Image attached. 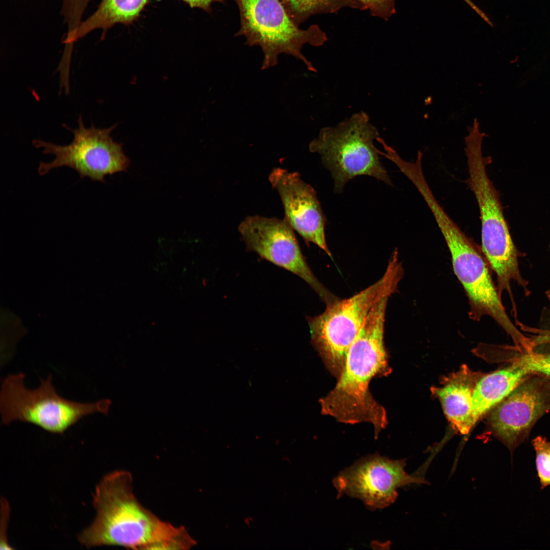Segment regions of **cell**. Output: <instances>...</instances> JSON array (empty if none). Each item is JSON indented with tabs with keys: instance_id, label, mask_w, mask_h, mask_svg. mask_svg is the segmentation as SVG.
Returning a JSON list of instances; mask_svg holds the SVG:
<instances>
[{
	"instance_id": "603a6c76",
	"label": "cell",
	"mask_w": 550,
	"mask_h": 550,
	"mask_svg": "<svg viewBox=\"0 0 550 550\" xmlns=\"http://www.w3.org/2000/svg\"><path fill=\"white\" fill-rule=\"evenodd\" d=\"M74 1H78V2H86V1H90V0H74Z\"/></svg>"
},
{
	"instance_id": "ffe728a7",
	"label": "cell",
	"mask_w": 550,
	"mask_h": 550,
	"mask_svg": "<svg viewBox=\"0 0 550 550\" xmlns=\"http://www.w3.org/2000/svg\"><path fill=\"white\" fill-rule=\"evenodd\" d=\"M531 374H537L550 378V353H528L522 356Z\"/></svg>"
},
{
	"instance_id": "d6986e66",
	"label": "cell",
	"mask_w": 550,
	"mask_h": 550,
	"mask_svg": "<svg viewBox=\"0 0 550 550\" xmlns=\"http://www.w3.org/2000/svg\"><path fill=\"white\" fill-rule=\"evenodd\" d=\"M362 5L365 9L369 10L374 16L385 20L396 12V0H352Z\"/></svg>"
},
{
	"instance_id": "7a4b0ae2",
	"label": "cell",
	"mask_w": 550,
	"mask_h": 550,
	"mask_svg": "<svg viewBox=\"0 0 550 550\" xmlns=\"http://www.w3.org/2000/svg\"><path fill=\"white\" fill-rule=\"evenodd\" d=\"M387 296L377 301L350 345L334 388L319 401L323 415L350 424L373 425L375 437L388 424L386 411L372 396L369 384L375 376L391 372L384 343Z\"/></svg>"
},
{
	"instance_id": "3957f363",
	"label": "cell",
	"mask_w": 550,
	"mask_h": 550,
	"mask_svg": "<svg viewBox=\"0 0 550 550\" xmlns=\"http://www.w3.org/2000/svg\"><path fill=\"white\" fill-rule=\"evenodd\" d=\"M404 274L397 249L382 277L356 294L326 305L321 314L307 317L311 341L329 372L338 378L348 350L374 304L395 293Z\"/></svg>"
},
{
	"instance_id": "30bf717a",
	"label": "cell",
	"mask_w": 550,
	"mask_h": 550,
	"mask_svg": "<svg viewBox=\"0 0 550 550\" xmlns=\"http://www.w3.org/2000/svg\"><path fill=\"white\" fill-rule=\"evenodd\" d=\"M238 231L249 251L300 278L326 304L337 299L314 274L302 254L294 230L284 218L249 216L239 224Z\"/></svg>"
},
{
	"instance_id": "5bb4252c",
	"label": "cell",
	"mask_w": 550,
	"mask_h": 550,
	"mask_svg": "<svg viewBox=\"0 0 550 550\" xmlns=\"http://www.w3.org/2000/svg\"><path fill=\"white\" fill-rule=\"evenodd\" d=\"M480 378L479 374L464 365L459 370L445 379L442 387L432 388L452 427L461 434H467L476 423L473 398L475 386Z\"/></svg>"
},
{
	"instance_id": "4fadbf2b",
	"label": "cell",
	"mask_w": 550,
	"mask_h": 550,
	"mask_svg": "<svg viewBox=\"0 0 550 550\" xmlns=\"http://www.w3.org/2000/svg\"><path fill=\"white\" fill-rule=\"evenodd\" d=\"M269 181L281 198L284 219L306 242L316 244L332 258L325 239L326 218L314 189L297 172L280 168L271 171Z\"/></svg>"
},
{
	"instance_id": "ba28073f",
	"label": "cell",
	"mask_w": 550,
	"mask_h": 550,
	"mask_svg": "<svg viewBox=\"0 0 550 550\" xmlns=\"http://www.w3.org/2000/svg\"><path fill=\"white\" fill-rule=\"evenodd\" d=\"M78 124L76 129L68 128L73 134V140L68 145L33 140L34 147L42 148L44 154L54 156L52 161L40 162L38 169L40 175H45L56 168L67 167L76 171L80 178L88 177L104 183L106 176L127 171L130 160L123 151L122 144L115 142L111 135L115 126L102 129L94 125L87 128L81 116Z\"/></svg>"
},
{
	"instance_id": "9a60e30c",
	"label": "cell",
	"mask_w": 550,
	"mask_h": 550,
	"mask_svg": "<svg viewBox=\"0 0 550 550\" xmlns=\"http://www.w3.org/2000/svg\"><path fill=\"white\" fill-rule=\"evenodd\" d=\"M531 374L522 356L508 366L481 377L473 398L475 423Z\"/></svg>"
},
{
	"instance_id": "52a82bcc",
	"label": "cell",
	"mask_w": 550,
	"mask_h": 550,
	"mask_svg": "<svg viewBox=\"0 0 550 550\" xmlns=\"http://www.w3.org/2000/svg\"><path fill=\"white\" fill-rule=\"evenodd\" d=\"M235 1L240 18V28L236 36H243L246 44L261 48L262 69L276 66L279 56L285 53L302 61L309 70L316 71L301 49L306 44L318 47L326 42L327 36L318 25L299 29L289 16L281 0Z\"/></svg>"
},
{
	"instance_id": "8fae6325",
	"label": "cell",
	"mask_w": 550,
	"mask_h": 550,
	"mask_svg": "<svg viewBox=\"0 0 550 550\" xmlns=\"http://www.w3.org/2000/svg\"><path fill=\"white\" fill-rule=\"evenodd\" d=\"M404 459L392 460L378 454L362 458L334 478L338 497L345 494L360 499L370 509L384 508L395 501L399 487L427 483L407 474Z\"/></svg>"
},
{
	"instance_id": "8992f818",
	"label": "cell",
	"mask_w": 550,
	"mask_h": 550,
	"mask_svg": "<svg viewBox=\"0 0 550 550\" xmlns=\"http://www.w3.org/2000/svg\"><path fill=\"white\" fill-rule=\"evenodd\" d=\"M450 251L453 271L470 306L469 318L479 321L489 316L514 340L521 334L508 316L481 250L461 230L437 202L429 207Z\"/></svg>"
},
{
	"instance_id": "277c9868",
	"label": "cell",
	"mask_w": 550,
	"mask_h": 550,
	"mask_svg": "<svg viewBox=\"0 0 550 550\" xmlns=\"http://www.w3.org/2000/svg\"><path fill=\"white\" fill-rule=\"evenodd\" d=\"M25 375L10 374L2 380L0 393L1 424L20 421L34 425L48 432L63 434L80 420L96 413L107 415L111 401L75 402L60 395L49 374L40 379L35 389L26 388Z\"/></svg>"
},
{
	"instance_id": "e0dca14e",
	"label": "cell",
	"mask_w": 550,
	"mask_h": 550,
	"mask_svg": "<svg viewBox=\"0 0 550 550\" xmlns=\"http://www.w3.org/2000/svg\"><path fill=\"white\" fill-rule=\"evenodd\" d=\"M291 20L297 25L310 17L319 14L333 13L344 7L364 10L352 0H281Z\"/></svg>"
},
{
	"instance_id": "6da1fadb",
	"label": "cell",
	"mask_w": 550,
	"mask_h": 550,
	"mask_svg": "<svg viewBox=\"0 0 550 550\" xmlns=\"http://www.w3.org/2000/svg\"><path fill=\"white\" fill-rule=\"evenodd\" d=\"M92 503L95 518L77 536L87 548L188 549L195 545L183 526L160 519L140 503L127 471H114L104 476L95 487Z\"/></svg>"
},
{
	"instance_id": "2e32d148",
	"label": "cell",
	"mask_w": 550,
	"mask_h": 550,
	"mask_svg": "<svg viewBox=\"0 0 550 550\" xmlns=\"http://www.w3.org/2000/svg\"><path fill=\"white\" fill-rule=\"evenodd\" d=\"M148 0H101L97 10L64 41L65 49L72 51L75 42L96 30L106 31L116 23L128 24L136 19Z\"/></svg>"
},
{
	"instance_id": "7c38bea8",
	"label": "cell",
	"mask_w": 550,
	"mask_h": 550,
	"mask_svg": "<svg viewBox=\"0 0 550 550\" xmlns=\"http://www.w3.org/2000/svg\"><path fill=\"white\" fill-rule=\"evenodd\" d=\"M528 377L497 404L489 417L494 435L510 450L528 436L535 422L550 410V380Z\"/></svg>"
},
{
	"instance_id": "5b68a950",
	"label": "cell",
	"mask_w": 550,
	"mask_h": 550,
	"mask_svg": "<svg viewBox=\"0 0 550 550\" xmlns=\"http://www.w3.org/2000/svg\"><path fill=\"white\" fill-rule=\"evenodd\" d=\"M379 136L368 115L361 111L335 126L322 128L310 142L309 150L321 156L332 174L336 192L341 191L349 180L363 175L391 185L374 145Z\"/></svg>"
},
{
	"instance_id": "9c48e42d",
	"label": "cell",
	"mask_w": 550,
	"mask_h": 550,
	"mask_svg": "<svg viewBox=\"0 0 550 550\" xmlns=\"http://www.w3.org/2000/svg\"><path fill=\"white\" fill-rule=\"evenodd\" d=\"M464 141L468 183L476 199L480 214L481 251L492 269L509 268L517 262V253L498 193L487 174L486 166L490 159L483 155L481 135H470Z\"/></svg>"
},
{
	"instance_id": "ac0fdd59",
	"label": "cell",
	"mask_w": 550,
	"mask_h": 550,
	"mask_svg": "<svg viewBox=\"0 0 550 550\" xmlns=\"http://www.w3.org/2000/svg\"><path fill=\"white\" fill-rule=\"evenodd\" d=\"M536 454V467L540 483L544 489L550 485V441L538 436L532 441Z\"/></svg>"
},
{
	"instance_id": "44dd1931",
	"label": "cell",
	"mask_w": 550,
	"mask_h": 550,
	"mask_svg": "<svg viewBox=\"0 0 550 550\" xmlns=\"http://www.w3.org/2000/svg\"><path fill=\"white\" fill-rule=\"evenodd\" d=\"M9 506L8 502L4 499L1 500V521L3 522V525L1 524V526H4V528L1 530V531L4 530V531L1 533V549H12L10 545L8 544L7 537L6 536V527L8 525L7 521H8L9 515Z\"/></svg>"
},
{
	"instance_id": "7402d4cb",
	"label": "cell",
	"mask_w": 550,
	"mask_h": 550,
	"mask_svg": "<svg viewBox=\"0 0 550 550\" xmlns=\"http://www.w3.org/2000/svg\"><path fill=\"white\" fill-rule=\"evenodd\" d=\"M187 3L192 8H198L205 11L211 10V5L215 2H223L224 0H182Z\"/></svg>"
}]
</instances>
